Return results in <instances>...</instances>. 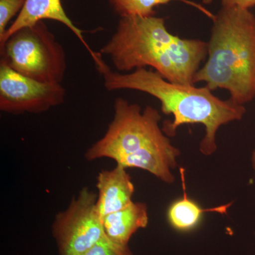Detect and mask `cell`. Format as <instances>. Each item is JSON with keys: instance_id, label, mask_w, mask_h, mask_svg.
Wrapping results in <instances>:
<instances>
[{"instance_id": "cell-1", "label": "cell", "mask_w": 255, "mask_h": 255, "mask_svg": "<svg viewBox=\"0 0 255 255\" xmlns=\"http://www.w3.org/2000/svg\"><path fill=\"white\" fill-rule=\"evenodd\" d=\"M122 72L150 67L165 80L182 85H194L196 73L208 55V43L182 38L168 31L164 18L121 17L117 31L102 47Z\"/></svg>"}, {"instance_id": "cell-2", "label": "cell", "mask_w": 255, "mask_h": 255, "mask_svg": "<svg viewBox=\"0 0 255 255\" xmlns=\"http://www.w3.org/2000/svg\"><path fill=\"white\" fill-rule=\"evenodd\" d=\"M97 69L103 76L108 91L136 90L157 99L163 114L174 117L173 122L165 121L162 128L167 136H174L178 128L183 125H204L206 134L199 150L206 156L213 155L217 150L216 133L220 128L242 120L246 113L244 105L221 100L206 86L173 83L152 70L138 68L132 73H120L112 71L105 62Z\"/></svg>"}, {"instance_id": "cell-3", "label": "cell", "mask_w": 255, "mask_h": 255, "mask_svg": "<svg viewBox=\"0 0 255 255\" xmlns=\"http://www.w3.org/2000/svg\"><path fill=\"white\" fill-rule=\"evenodd\" d=\"M160 121V114L151 106L142 110L137 104L116 99L113 120L105 135L87 149L85 158L112 159L125 168L141 169L172 184L180 150L159 127Z\"/></svg>"}, {"instance_id": "cell-4", "label": "cell", "mask_w": 255, "mask_h": 255, "mask_svg": "<svg viewBox=\"0 0 255 255\" xmlns=\"http://www.w3.org/2000/svg\"><path fill=\"white\" fill-rule=\"evenodd\" d=\"M213 21L208 59L194 84L227 90L230 100L244 105L255 97V16L250 9L222 6Z\"/></svg>"}, {"instance_id": "cell-5", "label": "cell", "mask_w": 255, "mask_h": 255, "mask_svg": "<svg viewBox=\"0 0 255 255\" xmlns=\"http://www.w3.org/2000/svg\"><path fill=\"white\" fill-rule=\"evenodd\" d=\"M1 62L18 73L45 83H61L66 55L43 21L18 30L0 46Z\"/></svg>"}, {"instance_id": "cell-6", "label": "cell", "mask_w": 255, "mask_h": 255, "mask_svg": "<svg viewBox=\"0 0 255 255\" xmlns=\"http://www.w3.org/2000/svg\"><path fill=\"white\" fill-rule=\"evenodd\" d=\"M97 201V194L84 187L55 216L52 234L58 255H82L105 234Z\"/></svg>"}, {"instance_id": "cell-7", "label": "cell", "mask_w": 255, "mask_h": 255, "mask_svg": "<svg viewBox=\"0 0 255 255\" xmlns=\"http://www.w3.org/2000/svg\"><path fill=\"white\" fill-rule=\"evenodd\" d=\"M66 90L18 73L0 61V110L11 114H41L62 105Z\"/></svg>"}, {"instance_id": "cell-8", "label": "cell", "mask_w": 255, "mask_h": 255, "mask_svg": "<svg viewBox=\"0 0 255 255\" xmlns=\"http://www.w3.org/2000/svg\"><path fill=\"white\" fill-rule=\"evenodd\" d=\"M44 19H51L63 23L73 31L74 34L86 48L87 51L95 62V65H100L104 61L102 53L94 51L85 41L83 31L77 27L65 13L60 0H26L24 6L17 17L6 30L2 38H0V46L2 45L10 36L26 26H32L38 21Z\"/></svg>"}, {"instance_id": "cell-9", "label": "cell", "mask_w": 255, "mask_h": 255, "mask_svg": "<svg viewBox=\"0 0 255 255\" xmlns=\"http://www.w3.org/2000/svg\"><path fill=\"white\" fill-rule=\"evenodd\" d=\"M127 168L117 164L101 171L97 177V207L102 218L131 204L135 187Z\"/></svg>"}, {"instance_id": "cell-10", "label": "cell", "mask_w": 255, "mask_h": 255, "mask_svg": "<svg viewBox=\"0 0 255 255\" xmlns=\"http://www.w3.org/2000/svg\"><path fill=\"white\" fill-rule=\"evenodd\" d=\"M102 221L105 234L110 239L128 245L132 236L148 224L147 206L144 203L132 202L125 209L102 218Z\"/></svg>"}, {"instance_id": "cell-11", "label": "cell", "mask_w": 255, "mask_h": 255, "mask_svg": "<svg viewBox=\"0 0 255 255\" xmlns=\"http://www.w3.org/2000/svg\"><path fill=\"white\" fill-rule=\"evenodd\" d=\"M185 170L181 169V176L183 185L182 198L174 201L169 206L167 211V220L170 226L178 231H189L194 229L200 223L203 214L206 212H217L223 214L232 204L211 208L203 209L197 203L191 200L187 196L186 191Z\"/></svg>"}, {"instance_id": "cell-12", "label": "cell", "mask_w": 255, "mask_h": 255, "mask_svg": "<svg viewBox=\"0 0 255 255\" xmlns=\"http://www.w3.org/2000/svg\"><path fill=\"white\" fill-rule=\"evenodd\" d=\"M172 1H181L187 3L200 9L212 19L214 17V15L205 8L189 0H110L114 11L121 17L154 16L156 6L167 4Z\"/></svg>"}, {"instance_id": "cell-13", "label": "cell", "mask_w": 255, "mask_h": 255, "mask_svg": "<svg viewBox=\"0 0 255 255\" xmlns=\"http://www.w3.org/2000/svg\"><path fill=\"white\" fill-rule=\"evenodd\" d=\"M82 255H134L128 245L116 243L105 234Z\"/></svg>"}, {"instance_id": "cell-14", "label": "cell", "mask_w": 255, "mask_h": 255, "mask_svg": "<svg viewBox=\"0 0 255 255\" xmlns=\"http://www.w3.org/2000/svg\"><path fill=\"white\" fill-rule=\"evenodd\" d=\"M26 0H0V38L6 33L11 18L19 14Z\"/></svg>"}, {"instance_id": "cell-15", "label": "cell", "mask_w": 255, "mask_h": 255, "mask_svg": "<svg viewBox=\"0 0 255 255\" xmlns=\"http://www.w3.org/2000/svg\"><path fill=\"white\" fill-rule=\"evenodd\" d=\"M223 7H238L249 9L255 6V0H221Z\"/></svg>"}, {"instance_id": "cell-16", "label": "cell", "mask_w": 255, "mask_h": 255, "mask_svg": "<svg viewBox=\"0 0 255 255\" xmlns=\"http://www.w3.org/2000/svg\"><path fill=\"white\" fill-rule=\"evenodd\" d=\"M252 164H253V168L255 169V149L253 151V155H252Z\"/></svg>"}]
</instances>
